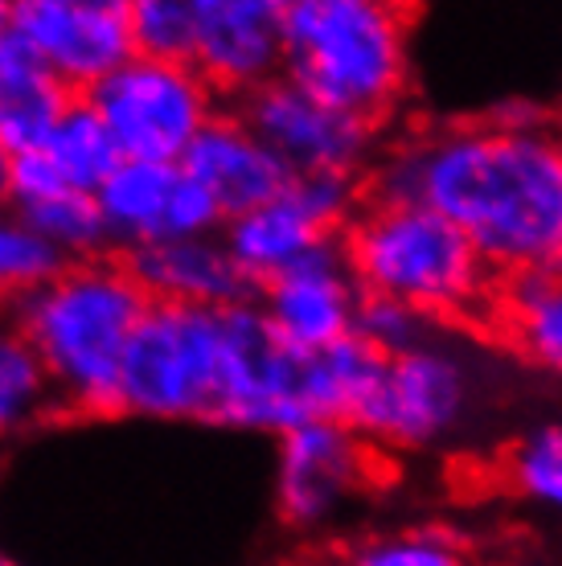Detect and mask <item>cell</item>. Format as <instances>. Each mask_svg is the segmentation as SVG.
<instances>
[{
    "instance_id": "obj_1",
    "label": "cell",
    "mask_w": 562,
    "mask_h": 566,
    "mask_svg": "<svg viewBox=\"0 0 562 566\" xmlns=\"http://www.w3.org/2000/svg\"><path fill=\"white\" fill-rule=\"evenodd\" d=\"M115 415L283 436L316 419L312 354L288 349L263 312L148 304L115 386Z\"/></svg>"
},
{
    "instance_id": "obj_2",
    "label": "cell",
    "mask_w": 562,
    "mask_h": 566,
    "mask_svg": "<svg viewBox=\"0 0 562 566\" xmlns=\"http://www.w3.org/2000/svg\"><path fill=\"white\" fill-rule=\"evenodd\" d=\"M366 198L427 206L497 280L562 268V153L554 128L460 119L378 148Z\"/></svg>"
},
{
    "instance_id": "obj_3",
    "label": "cell",
    "mask_w": 562,
    "mask_h": 566,
    "mask_svg": "<svg viewBox=\"0 0 562 566\" xmlns=\"http://www.w3.org/2000/svg\"><path fill=\"white\" fill-rule=\"evenodd\" d=\"M144 312L148 296L124 259L98 255L62 263L42 287L9 304V321L42 361L58 411L115 415L124 349Z\"/></svg>"
},
{
    "instance_id": "obj_4",
    "label": "cell",
    "mask_w": 562,
    "mask_h": 566,
    "mask_svg": "<svg viewBox=\"0 0 562 566\" xmlns=\"http://www.w3.org/2000/svg\"><path fill=\"white\" fill-rule=\"evenodd\" d=\"M410 9L394 0H288L283 78L382 128L410 95Z\"/></svg>"
},
{
    "instance_id": "obj_5",
    "label": "cell",
    "mask_w": 562,
    "mask_h": 566,
    "mask_svg": "<svg viewBox=\"0 0 562 566\" xmlns=\"http://www.w3.org/2000/svg\"><path fill=\"white\" fill-rule=\"evenodd\" d=\"M341 251L362 296L394 300L431 325L492 316L497 271L427 206L366 198L341 234Z\"/></svg>"
},
{
    "instance_id": "obj_6",
    "label": "cell",
    "mask_w": 562,
    "mask_h": 566,
    "mask_svg": "<svg viewBox=\"0 0 562 566\" xmlns=\"http://www.w3.org/2000/svg\"><path fill=\"white\" fill-rule=\"evenodd\" d=\"M485 395L480 357L444 328L386 357L378 386L353 419L374 452H436L477 419Z\"/></svg>"
},
{
    "instance_id": "obj_7",
    "label": "cell",
    "mask_w": 562,
    "mask_h": 566,
    "mask_svg": "<svg viewBox=\"0 0 562 566\" xmlns=\"http://www.w3.org/2000/svg\"><path fill=\"white\" fill-rule=\"evenodd\" d=\"M83 99L107 128L119 160L148 165H181L189 144L222 112V99L189 62L144 54H132Z\"/></svg>"
},
{
    "instance_id": "obj_8",
    "label": "cell",
    "mask_w": 562,
    "mask_h": 566,
    "mask_svg": "<svg viewBox=\"0 0 562 566\" xmlns=\"http://www.w3.org/2000/svg\"><path fill=\"white\" fill-rule=\"evenodd\" d=\"M382 472L378 452L337 419H309L275 436L271 505L292 534L316 538L350 517Z\"/></svg>"
},
{
    "instance_id": "obj_9",
    "label": "cell",
    "mask_w": 562,
    "mask_h": 566,
    "mask_svg": "<svg viewBox=\"0 0 562 566\" xmlns=\"http://www.w3.org/2000/svg\"><path fill=\"white\" fill-rule=\"evenodd\" d=\"M366 201V181L362 177H292L280 198L259 206L251 213H239L222 227V242L235 268L251 287H263L280 271L324 247L337 242L353 213Z\"/></svg>"
},
{
    "instance_id": "obj_10",
    "label": "cell",
    "mask_w": 562,
    "mask_h": 566,
    "mask_svg": "<svg viewBox=\"0 0 562 566\" xmlns=\"http://www.w3.org/2000/svg\"><path fill=\"white\" fill-rule=\"evenodd\" d=\"M235 115L283 160L292 177H362L378 156V128L353 115L333 112L329 103L312 99L288 78H271L247 99L235 103Z\"/></svg>"
},
{
    "instance_id": "obj_11",
    "label": "cell",
    "mask_w": 562,
    "mask_h": 566,
    "mask_svg": "<svg viewBox=\"0 0 562 566\" xmlns=\"http://www.w3.org/2000/svg\"><path fill=\"white\" fill-rule=\"evenodd\" d=\"M4 21L79 99L136 54L127 0H13Z\"/></svg>"
},
{
    "instance_id": "obj_12",
    "label": "cell",
    "mask_w": 562,
    "mask_h": 566,
    "mask_svg": "<svg viewBox=\"0 0 562 566\" xmlns=\"http://www.w3.org/2000/svg\"><path fill=\"white\" fill-rule=\"evenodd\" d=\"M95 206L107 247H119L124 255L153 242L210 239L226 227L210 193L194 177H185L181 165L119 160L112 177L95 189Z\"/></svg>"
},
{
    "instance_id": "obj_13",
    "label": "cell",
    "mask_w": 562,
    "mask_h": 566,
    "mask_svg": "<svg viewBox=\"0 0 562 566\" xmlns=\"http://www.w3.org/2000/svg\"><path fill=\"white\" fill-rule=\"evenodd\" d=\"M254 308L263 312L271 333L295 354H321L353 337L362 287L345 263L341 239L324 242L300 263L280 271L275 280L254 287Z\"/></svg>"
},
{
    "instance_id": "obj_14",
    "label": "cell",
    "mask_w": 562,
    "mask_h": 566,
    "mask_svg": "<svg viewBox=\"0 0 562 566\" xmlns=\"http://www.w3.org/2000/svg\"><path fill=\"white\" fill-rule=\"evenodd\" d=\"M189 66L218 99H247L283 74V0H194Z\"/></svg>"
},
{
    "instance_id": "obj_15",
    "label": "cell",
    "mask_w": 562,
    "mask_h": 566,
    "mask_svg": "<svg viewBox=\"0 0 562 566\" xmlns=\"http://www.w3.org/2000/svg\"><path fill=\"white\" fill-rule=\"evenodd\" d=\"M181 169L185 177H194L210 193L222 222L268 206L292 181V172L283 169L280 156L242 124L235 107H222L201 128V136L181 156Z\"/></svg>"
},
{
    "instance_id": "obj_16",
    "label": "cell",
    "mask_w": 562,
    "mask_h": 566,
    "mask_svg": "<svg viewBox=\"0 0 562 566\" xmlns=\"http://www.w3.org/2000/svg\"><path fill=\"white\" fill-rule=\"evenodd\" d=\"M132 280L140 283L148 304H181V308H230L254 300V287L242 280L222 234L210 239L153 242L124 255Z\"/></svg>"
},
{
    "instance_id": "obj_17",
    "label": "cell",
    "mask_w": 562,
    "mask_h": 566,
    "mask_svg": "<svg viewBox=\"0 0 562 566\" xmlns=\"http://www.w3.org/2000/svg\"><path fill=\"white\" fill-rule=\"evenodd\" d=\"M74 99L33 45L0 21V148L9 156L38 153Z\"/></svg>"
},
{
    "instance_id": "obj_18",
    "label": "cell",
    "mask_w": 562,
    "mask_h": 566,
    "mask_svg": "<svg viewBox=\"0 0 562 566\" xmlns=\"http://www.w3.org/2000/svg\"><path fill=\"white\" fill-rule=\"evenodd\" d=\"M489 321L525 366L562 382V268L501 280Z\"/></svg>"
},
{
    "instance_id": "obj_19",
    "label": "cell",
    "mask_w": 562,
    "mask_h": 566,
    "mask_svg": "<svg viewBox=\"0 0 562 566\" xmlns=\"http://www.w3.org/2000/svg\"><path fill=\"white\" fill-rule=\"evenodd\" d=\"M13 213L62 263L107 255V234H103L95 193H79V189L58 185V189H50L42 198L13 206Z\"/></svg>"
},
{
    "instance_id": "obj_20",
    "label": "cell",
    "mask_w": 562,
    "mask_h": 566,
    "mask_svg": "<svg viewBox=\"0 0 562 566\" xmlns=\"http://www.w3.org/2000/svg\"><path fill=\"white\" fill-rule=\"evenodd\" d=\"M38 153L50 160V169L58 172V181L79 189V193H95L98 185L112 177V169L119 165L107 128L98 124V115L91 112L86 99H74L66 107V115L54 124V132L45 136V144Z\"/></svg>"
},
{
    "instance_id": "obj_21",
    "label": "cell",
    "mask_w": 562,
    "mask_h": 566,
    "mask_svg": "<svg viewBox=\"0 0 562 566\" xmlns=\"http://www.w3.org/2000/svg\"><path fill=\"white\" fill-rule=\"evenodd\" d=\"M50 411H58L50 378L4 312L0 316V439L38 427Z\"/></svg>"
},
{
    "instance_id": "obj_22",
    "label": "cell",
    "mask_w": 562,
    "mask_h": 566,
    "mask_svg": "<svg viewBox=\"0 0 562 566\" xmlns=\"http://www.w3.org/2000/svg\"><path fill=\"white\" fill-rule=\"evenodd\" d=\"M501 484L562 522V423H538L513 439L501 455Z\"/></svg>"
},
{
    "instance_id": "obj_23",
    "label": "cell",
    "mask_w": 562,
    "mask_h": 566,
    "mask_svg": "<svg viewBox=\"0 0 562 566\" xmlns=\"http://www.w3.org/2000/svg\"><path fill=\"white\" fill-rule=\"evenodd\" d=\"M345 566H468V538L439 522L378 530L353 542Z\"/></svg>"
},
{
    "instance_id": "obj_24",
    "label": "cell",
    "mask_w": 562,
    "mask_h": 566,
    "mask_svg": "<svg viewBox=\"0 0 562 566\" xmlns=\"http://www.w3.org/2000/svg\"><path fill=\"white\" fill-rule=\"evenodd\" d=\"M58 268L62 259L13 210H0V308L42 287Z\"/></svg>"
},
{
    "instance_id": "obj_25",
    "label": "cell",
    "mask_w": 562,
    "mask_h": 566,
    "mask_svg": "<svg viewBox=\"0 0 562 566\" xmlns=\"http://www.w3.org/2000/svg\"><path fill=\"white\" fill-rule=\"evenodd\" d=\"M132 45L144 57L189 62L194 45V0H127Z\"/></svg>"
},
{
    "instance_id": "obj_26",
    "label": "cell",
    "mask_w": 562,
    "mask_h": 566,
    "mask_svg": "<svg viewBox=\"0 0 562 566\" xmlns=\"http://www.w3.org/2000/svg\"><path fill=\"white\" fill-rule=\"evenodd\" d=\"M439 325L423 321L419 312L403 308L394 300L382 296H362V308H357V321H353V337L366 340L370 349H378L382 357H394L419 345L427 333H436Z\"/></svg>"
},
{
    "instance_id": "obj_27",
    "label": "cell",
    "mask_w": 562,
    "mask_h": 566,
    "mask_svg": "<svg viewBox=\"0 0 562 566\" xmlns=\"http://www.w3.org/2000/svg\"><path fill=\"white\" fill-rule=\"evenodd\" d=\"M9 189H13V156L0 148V210H9Z\"/></svg>"
},
{
    "instance_id": "obj_28",
    "label": "cell",
    "mask_w": 562,
    "mask_h": 566,
    "mask_svg": "<svg viewBox=\"0 0 562 566\" xmlns=\"http://www.w3.org/2000/svg\"><path fill=\"white\" fill-rule=\"evenodd\" d=\"M0 566H33V563H25V558H17V554L0 551Z\"/></svg>"
},
{
    "instance_id": "obj_29",
    "label": "cell",
    "mask_w": 562,
    "mask_h": 566,
    "mask_svg": "<svg viewBox=\"0 0 562 566\" xmlns=\"http://www.w3.org/2000/svg\"><path fill=\"white\" fill-rule=\"evenodd\" d=\"M554 140H559V153H562V119L554 124Z\"/></svg>"
},
{
    "instance_id": "obj_30",
    "label": "cell",
    "mask_w": 562,
    "mask_h": 566,
    "mask_svg": "<svg viewBox=\"0 0 562 566\" xmlns=\"http://www.w3.org/2000/svg\"><path fill=\"white\" fill-rule=\"evenodd\" d=\"M0 21H4V4H0Z\"/></svg>"
},
{
    "instance_id": "obj_31",
    "label": "cell",
    "mask_w": 562,
    "mask_h": 566,
    "mask_svg": "<svg viewBox=\"0 0 562 566\" xmlns=\"http://www.w3.org/2000/svg\"><path fill=\"white\" fill-rule=\"evenodd\" d=\"M341 566H345V563H341Z\"/></svg>"
}]
</instances>
